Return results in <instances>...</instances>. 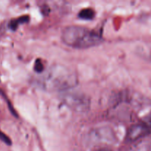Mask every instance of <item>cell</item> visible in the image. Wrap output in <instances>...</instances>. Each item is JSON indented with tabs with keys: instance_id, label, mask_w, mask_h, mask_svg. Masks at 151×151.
<instances>
[{
	"instance_id": "9c48e42d",
	"label": "cell",
	"mask_w": 151,
	"mask_h": 151,
	"mask_svg": "<svg viewBox=\"0 0 151 151\" xmlns=\"http://www.w3.org/2000/svg\"><path fill=\"white\" fill-rule=\"evenodd\" d=\"M97 151H111L110 150H109V149H106V148H103V149H100V150H97Z\"/></svg>"
},
{
	"instance_id": "30bf717a",
	"label": "cell",
	"mask_w": 151,
	"mask_h": 151,
	"mask_svg": "<svg viewBox=\"0 0 151 151\" xmlns=\"http://www.w3.org/2000/svg\"><path fill=\"white\" fill-rule=\"evenodd\" d=\"M150 126H151V119H150Z\"/></svg>"
},
{
	"instance_id": "5b68a950",
	"label": "cell",
	"mask_w": 151,
	"mask_h": 151,
	"mask_svg": "<svg viewBox=\"0 0 151 151\" xmlns=\"http://www.w3.org/2000/svg\"><path fill=\"white\" fill-rule=\"evenodd\" d=\"M79 18L85 20H90L94 17V11L91 8H86L81 10L78 14Z\"/></svg>"
},
{
	"instance_id": "ba28073f",
	"label": "cell",
	"mask_w": 151,
	"mask_h": 151,
	"mask_svg": "<svg viewBox=\"0 0 151 151\" xmlns=\"http://www.w3.org/2000/svg\"><path fill=\"white\" fill-rule=\"evenodd\" d=\"M0 140H1L2 142H4L6 143L7 145L11 144V141H10V139H9L8 137L5 135V134H4L3 133H1V131H0Z\"/></svg>"
},
{
	"instance_id": "6da1fadb",
	"label": "cell",
	"mask_w": 151,
	"mask_h": 151,
	"mask_svg": "<svg viewBox=\"0 0 151 151\" xmlns=\"http://www.w3.org/2000/svg\"><path fill=\"white\" fill-rule=\"evenodd\" d=\"M38 84L47 90L63 91L75 87L78 84V78L69 68L55 65L41 75Z\"/></svg>"
},
{
	"instance_id": "8992f818",
	"label": "cell",
	"mask_w": 151,
	"mask_h": 151,
	"mask_svg": "<svg viewBox=\"0 0 151 151\" xmlns=\"http://www.w3.org/2000/svg\"><path fill=\"white\" fill-rule=\"evenodd\" d=\"M29 21V16H22V17L19 18L17 19H13L9 24V27L13 30H16L17 29L18 26L22 23H24Z\"/></svg>"
},
{
	"instance_id": "52a82bcc",
	"label": "cell",
	"mask_w": 151,
	"mask_h": 151,
	"mask_svg": "<svg viewBox=\"0 0 151 151\" xmlns=\"http://www.w3.org/2000/svg\"><path fill=\"white\" fill-rule=\"evenodd\" d=\"M34 69L38 73H41V72H42L44 71V66L40 60H37L35 63V66H34Z\"/></svg>"
},
{
	"instance_id": "277c9868",
	"label": "cell",
	"mask_w": 151,
	"mask_h": 151,
	"mask_svg": "<svg viewBox=\"0 0 151 151\" xmlns=\"http://www.w3.org/2000/svg\"><path fill=\"white\" fill-rule=\"evenodd\" d=\"M149 133L150 131L147 125L143 124H137L129 128L126 137L128 141L136 142L147 136Z\"/></svg>"
},
{
	"instance_id": "3957f363",
	"label": "cell",
	"mask_w": 151,
	"mask_h": 151,
	"mask_svg": "<svg viewBox=\"0 0 151 151\" xmlns=\"http://www.w3.org/2000/svg\"><path fill=\"white\" fill-rule=\"evenodd\" d=\"M63 103L76 112H85L90 107V100L84 94L78 92L66 93L62 98Z\"/></svg>"
},
{
	"instance_id": "7a4b0ae2",
	"label": "cell",
	"mask_w": 151,
	"mask_h": 151,
	"mask_svg": "<svg viewBox=\"0 0 151 151\" xmlns=\"http://www.w3.org/2000/svg\"><path fill=\"white\" fill-rule=\"evenodd\" d=\"M62 41L66 46L76 49L95 47L103 41L102 37L94 31L81 26H68L61 33Z\"/></svg>"
}]
</instances>
